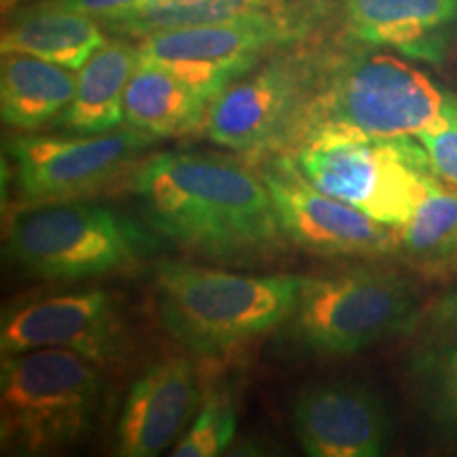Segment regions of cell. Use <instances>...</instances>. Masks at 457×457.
Masks as SVG:
<instances>
[{"mask_svg":"<svg viewBox=\"0 0 457 457\" xmlns=\"http://www.w3.org/2000/svg\"><path fill=\"white\" fill-rule=\"evenodd\" d=\"M128 188L163 242L205 259H262L286 239L261 171L231 157L153 153L129 171Z\"/></svg>","mask_w":457,"mask_h":457,"instance_id":"obj_1","label":"cell"},{"mask_svg":"<svg viewBox=\"0 0 457 457\" xmlns=\"http://www.w3.org/2000/svg\"><path fill=\"white\" fill-rule=\"evenodd\" d=\"M307 276H242L163 261L155 270L159 322L193 358H220L282 328Z\"/></svg>","mask_w":457,"mask_h":457,"instance_id":"obj_2","label":"cell"},{"mask_svg":"<svg viewBox=\"0 0 457 457\" xmlns=\"http://www.w3.org/2000/svg\"><path fill=\"white\" fill-rule=\"evenodd\" d=\"M455 100L457 94L413 62L345 34L330 45L322 83L299 142L313 129H339L370 138L417 136L445 119Z\"/></svg>","mask_w":457,"mask_h":457,"instance_id":"obj_3","label":"cell"},{"mask_svg":"<svg viewBox=\"0 0 457 457\" xmlns=\"http://www.w3.org/2000/svg\"><path fill=\"white\" fill-rule=\"evenodd\" d=\"M163 239L146 222L87 202L24 205L4 231V261L45 282L128 271Z\"/></svg>","mask_w":457,"mask_h":457,"instance_id":"obj_4","label":"cell"},{"mask_svg":"<svg viewBox=\"0 0 457 457\" xmlns=\"http://www.w3.org/2000/svg\"><path fill=\"white\" fill-rule=\"evenodd\" d=\"M421 312L417 288L403 273L360 265L330 276H307L282 330L295 352L345 358L411 333L421 322Z\"/></svg>","mask_w":457,"mask_h":457,"instance_id":"obj_5","label":"cell"},{"mask_svg":"<svg viewBox=\"0 0 457 457\" xmlns=\"http://www.w3.org/2000/svg\"><path fill=\"white\" fill-rule=\"evenodd\" d=\"M98 367L81 353L57 347L4 353L0 362L3 453H54L87 436L104 390Z\"/></svg>","mask_w":457,"mask_h":457,"instance_id":"obj_6","label":"cell"},{"mask_svg":"<svg viewBox=\"0 0 457 457\" xmlns=\"http://www.w3.org/2000/svg\"><path fill=\"white\" fill-rule=\"evenodd\" d=\"M286 155L320 191L396 228L413 216L438 182L415 136L370 138L313 129Z\"/></svg>","mask_w":457,"mask_h":457,"instance_id":"obj_7","label":"cell"},{"mask_svg":"<svg viewBox=\"0 0 457 457\" xmlns=\"http://www.w3.org/2000/svg\"><path fill=\"white\" fill-rule=\"evenodd\" d=\"M333 17L335 0H293L233 20L151 34L138 41V55L180 74L214 100L267 55L322 37Z\"/></svg>","mask_w":457,"mask_h":457,"instance_id":"obj_8","label":"cell"},{"mask_svg":"<svg viewBox=\"0 0 457 457\" xmlns=\"http://www.w3.org/2000/svg\"><path fill=\"white\" fill-rule=\"evenodd\" d=\"M330 45L320 37L267 55L210 102L205 138L248 157L288 153L305 128Z\"/></svg>","mask_w":457,"mask_h":457,"instance_id":"obj_9","label":"cell"},{"mask_svg":"<svg viewBox=\"0 0 457 457\" xmlns=\"http://www.w3.org/2000/svg\"><path fill=\"white\" fill-rule=\"evenodd\" d=\"M155 138L129 125L104 134L11 136L4 151L24 205H41L98 193L121 179Z\"/></svg>","mask_w":457,"mask_h":457,"instance_id":"obj_10","label":"cell"},{"mask_svg":"<svg viewBox=\"0 0 457 457\" xmlns=\"http://www.w3.org/2000/svg\"><path fill=\"white\" fill-rule=\"evenodd\" d=\"M286 239L322 256L381 259L398 253L400 231L313 187L286 153L261 171Z\"/></svg>","mask_w":457,"mask_h":457,"instance_id":"obj_11","label":"cell"},{"mask_svg":"<svg viewBox=\"0 0 457 457\" xmlns=\"http://www.w3.org/2000/svg\"><path fill=\"white\" fill-rule=\"evenodd\" d=\"M57 347L96 364L117 360L128 347L117 303L106 290H79L47 299L17 303L3 313L0 353Z\"/></svg>","mask_w":457,"mask_h":457,"instance_id":"obj_12","label":"cell"},{"mask_svg":"<svg viewBox=\"0 0 457 457\" xmlns=\"http://www.w3.org/2000/svg\"><path fill=\"white\" fill-rule=\"evenodd\" d=\"M293 428L312 457H379L392 441L386 400L360 384H318L296 394Z\"/></svg>","mask_w":457,"mask_h":457,"instance_id":"obj_13","label":"cell"},{"mask_svg":"<svg viewBox=\"0 0 457 457\" xmlns=\"http://www.w3.org/2000/svg\"><path fill=\"white\" fill-rule=\"evenodd\" d=\"M204 390L187 358H165L136 377L117 424V455L155 457L197 413Z\"/></svg>","mask_w":457,"mask_h":457,"instance_id":"obj_14","label":"cell"},{"mask_svg":"<svg viewBox=\"0 0 457 457\" xmlns=\"http://www.w3.org/2000/svg\"><path fill=\"white\" fill-rule=\"evenodd\" d=\"M353 41L443 64L457 37V0H335Z\"/></svg>","mask_w":457,"mask_h":457,"instance_id":"obj_15","label":"cell"},{"mask_svg":"<svg viewBox=\"0 0 457 457\" xmlns=\"http://www.w3.org/2000/svg\"><path fill=\"white\" fill-rule=\"evenodd\" d=\"M208 96L180 74L155 62L138 60L125 89L123 119L151 138H174L204 128Z\"/></svg>","mask_w":457,"mask_h":457,"instance_id":"obj_16","label":"cell"},{"mask_svg":"<svg viewBox=\"0 0 457 457\" xmlns=\"http://www.w3.org/2000/svg\"><path fill=\"white\" fill-rule=\"evenodd\" d=\"M106 41L98 20L45 0L9 17L0 34V51L34 55L79 71Z\"/></svg>","mask_w":457,"mask_h":457,"instance_id":"obj_17","label":"cell"},{"mask_svg":"<svg viewBox=\"0 0 457 457\" xmlns=\"http://www.w3.org/2000/svg\"><path fill=\"white\" fill-rule=\"evenodd\" d=\"M138 60V45L121 38L102 45L79 68L77 94L62 114V128L71 134H104L121 128L125 89Z\"/></svg>","mask_w":457,"mask_h":457,"instance_id":"obj_18","label":"cell"},{"mask_svg":"<svg viewBox=\"0 0 457 457\" xmlns=\"http://www.w3.org/2000/svg\"><path fill=\"white\" fill-rule=\"evenodd\" d=\"M77 94L71 68L26 54L0 60V117L7 128L37 129L62 117Z\"/></svg>","mask_w":457,"mask_h":457,"instance_id":"obj_19","label":"cell"},{"mask_svg":"<svg viewBox=\"0 0 457 457\" xmlns=\"http://www.w3.org/2000/svg\"><path fill=\"white\" fill-rule=\"evenodd\" d=\"M400 231L398 253L426 276H449L457 242V188L434 182Z\"/></svg>","mask_w":457,"mask_h":457,"instance_id":"obj_20","label":"cell"},{"mask_svg":"<svg viewBox=\"0 0 457 457\" xmlns=\"http://www.w3.org/2000/svg\"><path fill=\"white\" fill-rule=\"evenodd\" d=\"M293 0H146L134 13L106 21L104 30L121 38H140L176 28L214 24L254 11L278 9Z\"/></svg>","mask_w":457,"mask_h":457,"instance_id":"obj_21","label":"cell"},{"mask_svg":"<svg viewBox=\"0 0 457 457\" xmlns=\"http://www.w3.org/2000/svg\"><path fill=\"white\" fill-rule=\"evenodd\" d=\"M417 392L438 426L457 434V337L434 335L409 360Z\"/></svg>","mask_w":457,"mask_h":457,"instance_id":"obj_22","label":"cell"},{"mask_svg":"<svg viewBox=\"0 0 457 457\" xmlns=\"http://www.w3.org/2000/svg\"><path fill=\"white\" fill-rule=\"evenodd\" d=\"M237 432V403L228 390L204 392L191 426L176 445L174 457H214L231 447Z\"/></svg>","mask_w":457,"mask_h":457,"instance_id":"obj_23","label":"cell"},{"mask_svg":"<svg viewBox=\"0 0 457 457\" xmlns=\"http://www.w3.org/2000/svg\"><path fill=\"white\" fill-rule=\"evenodd\" d=\"M426 148L436 179L457 188V100L438 123L415 136Z\"/></svg>","mask_w":457,"mask_h":457,"instance_id":"obj_24","label":"cell"},{"mask_svg":"<svg viewBox=\"0 0 457 457\" xmlns=\"http://www.w3.org/2000/svg\"><path fill=\"white\" fill-rule=\"evenodd\" d=\"M47 3L54 4V7L85 13L98 20L100 24H106V21L134 13L146 0H47Z\"/></svg>","mask_w":457,"mask_h":457,"instance_id":"obj_25","label":"cell"},{"mask_svg":"<svg viewBox=\"0 0 457 457\" xmlns=\"http://www.w3.org/2000/svg\"><path fill=\"white\" fill-rule=\"evenodd\" d=\"M421 320L432 328L434 335L457 337V288L428 305L421 312Z\"/></svg>","mask_w":457,"mask_h":457,"instance_id":"obj_26","label":"cell"},{"mask_svg":"<svg viewBox=\"0 0 457 457\" xmlns=\"http://www.w3.org/2000/svg\"><path fill=\"white\" fill-rule=\"evenodd\" d=\"M24 3H30V0H0V4H3L4 11L20 7V4H24Z\"/></svg>","mask_w":457,"mask_h":457,"instance_id":"obj_27","label":"cell"},{"mask_svg":"<svg viewBox=\"0 0 457 457\" xmlns=\"http://www.w3.org/2000/svg\"><path fill=\"white\" fill-rule=\"evenodd\" d=\"M451 273H457V242H455V248H453V256H451V265H449V276Z\"/></svg>","mask_w":457,"mask_h":457,"instance_id":"obj_28","label":"cell"}]
</instances>
